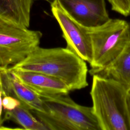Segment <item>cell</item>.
Listing matches in <instances>:
<instances>
[{"instance_id": "obj_15", "label": "cell", "mask_w": 130, "mask_h": 130, "mask_svg": "<svg viewBox=\"0 0 130 130\" xmlns=\"http://www.w3.org/2000/svg\"><path fill=\"white\" fill-rule=\"evenodd\" d=\"M2 98H3V84L1 74L0 71V128L2 127V123L4 121V119L2 118L3 106H2Z\"/></svg>"}, {"instance_id": "obj_1", "label": "cell", "mask_w": 130, "mask_h": 130, "mask_svg": "<svg viewBox=\"0 0 130 130\" xmlns=\"http://www.w3.org/2000/svg\"><path fill=\"white\" fill-rule=\"evenodd\" d=\"M9 68L43 73L63 81L70 91L88 85L86 61L68 48L36 47L22 61Z\"/></svg>"}, {"instance_id": "obj_4", "label": "cell", "mask_w": 130, "mask_h": 130, "mask_svg": "<svg viewBox=\"0 0 130 130\" xmlns=\"http://www.w3.org/2000/svg\"><path fill=\"white\" fill-rule=\"evenodd\" d=\"M85 27L92 50L89 73L103 69L113 62L130 38V23L123 19L110 18L101 25Z\"/></svg>"}, {"instance_id": "obj_7", "label": "cell", "mask_w": 130, "mask_h": 130, "mask_svg": "<svg viewBox=\"0 0 130 130\" xmlns=\"http://www.w3.org/2000/svg\"><path fill=\"white\" fill-rule=\"evenodd\" d=\"M51 2L52 0H46ZM64 11L85 27L101 25L110 18L105 0H58Z\"/></svg>"}, {"instance_id": "obj_5", "label": "cell", "mask_w": 130, "mask_h": 130, "mask_svg": "<svg viewBox=\"0 0 130 130\" xmlns=\"http://www.w3.org/2000/svg\"><path fill=\"white\" fill-rule=\"evenodd\" d=\"M42 37L40 31L0 21V70L22 61L39 46Z\"/></svg>"}, {"instance_id": "obj_11", "label": "cell", "mask_w": 130, "mask_h": 130, "mask_svg": "<svg viewBox=\"0 0 130 130\" xmlns=\"http://www.w3.org/2000/svg\"><path fill=\"white\" fill-rule=\"evenodd\" d=\"M115 79L130 89V38L118 57L106 68L89 73Z\"/></svg>"}, {"instance_id": "obj_13", "label": "cell", "mask_w": 130, "mask_h": 130, "mask_svg": "<svg viewBox=\"0 0 130 130\" xmlns=\"http://www.w3.org/2000/svg\"><path fill=\"white\" fill-rule=\"evenodd\" d=\"M111 9L124 16L130 15V0H107Z\"/></svg>"}, {"instance_id": "obj_8", "label": "cell", "mask_w": 130, "mask_h": 130, "mask_svg": "<svg viewBox=\"0 0 130 130\" xmlns=\"http://www.w3.org/2000/svg\"><path fill=\"white\" fill-rule=\"evenodd\" d=\"M3 96L9 95L17 99L21 105L31 111L44 112L43 103L40 96L21 82L8 69L0 70Z\"/></svg>"}, {"instance_id": "obj_9", "label": "cell", "mask_w": 130, "mask_h": 130, "mask_svg": "<svg viewBox=\"0 0 130 130\" xmlns=\"http://www.w3.org/2000/svg\"><path fill=\"white\" fill-rule=\"evenodd\" d=\"M21 82L38 94H69L68 86L61 80L43 73L8 68Z\"/></svg>"}, {"instance_id": "obj_10", "label": "cell", "mask_w": 130, "mask_h": 130, "mask_svg": "<svg viewBox=\"0 0 130 130\" xmlns=\"http://www.w3.org/2000/svg\"><path fill=\"white\" fill-rule=\"evenodd\" d=\"M34 0H0V21L28 28Z\"/></svg>"}, {"instance_id": "obj_3", "label": "cell", "mask_w": 130, "mask_h": 130, "mask_svg": "<svg viewBox=\"0 0 130 130\" xmlns=\"http://www.w3.org/2000/svg\"><path fill=\"white\" fill-rule=\"evenodd\" d=\"M38 94L44 111H31L49 130H100L91 107L77 104L69 94Z\"/></svg>"}, {"instance_id": "obj_14", "label": "cell", "mask_w": 130, "mask_h": 130, "mask_svg": "<svg viewBox=\"0 0 130 130\" xmlns=\"http://www.w3.org/2000/svg\"><path fill=\"white\" fill-rule=\"evenodd\" d=\"M20 104V103L13 97L9 95L3 96L2 106L5 111L13 110Z\"/></svg>"}, {"instance_id": "obj_12", "label": "cell", "mask_w": 130, "mask_h": 130, "mask_svg": "<svg viewBox=\"0 0 130 130\" xmlns=\"http://www.w3.org/2000/svg\"><path fill=\"white\" fill-rule=\"evenodd\" d=\"M11 120L27 130H48L32 112L21 104L11 110L5 111L4 120Z\"/></svg>"}, {"instance_id": "obj_6", "label": "cell", "mask_w": 130, "mask_h": 130, "mask_svg": "<svg viewBox=\"0 0 130 130\" xmlns=\"http://www.w3.org/2000/svg\"><path fill=\"white\" fill-rule=\"evenodd\" d=\"M52 13L57 21L64 39L66 48L89 63L92 59L89 38L84 26L72 18L63 9L58 0L50 3Z\"/></svg>"}, {"instance_id": "obj_16", "label": "cell", "mask_w": 130, "mask_h": 130, "mask_svg": "<svg viewBox=\"0 0 130 130\" xmlns=\"http://www.w3.org/2000/svg\"><path fill=\"white\" fill-rule=\"evenodd\" d=\"M127 114L129 122V126L130 130V89L128 90L127 96Z\"/></svg>"}, {"instance_id": "obj_2", "label": "cell", "mask_w": 130, "mask_h": 130, "mask_svg": "<svg viewBox=\"0 0 130 130\" xmlns=\"http://www.w3.org/2000/svg\"><path fill=\"white\" fill-rule=\"evenodd\" d=\"M128 89L112 78L92 75L90 91L92 109L100 130H129Z\"/></svg>"}]
</instances>
